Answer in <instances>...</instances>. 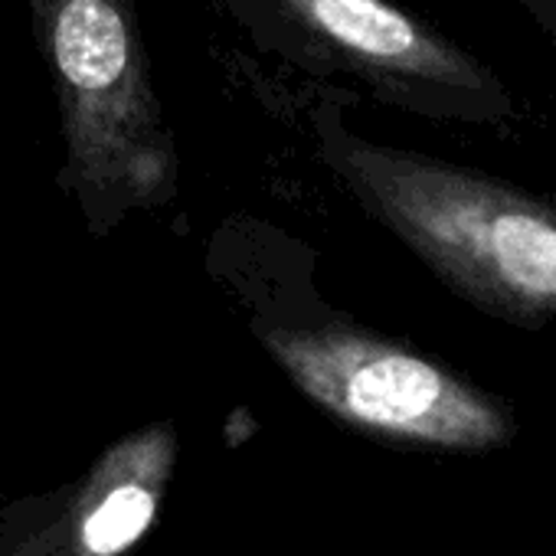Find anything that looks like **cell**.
<instances>
[{
  "label": "cell",
  "mask_w": 556,
  "mask_h": 556,
  "mask_svg": "<svg viewBox=\"0 0 556 556\" xmlns=\"http://www.w3.org/2000/svg\"><path fill=\"white\" fill-rule=\"evenodd\" d=\"M177 465L170 422L115 439L79 478L0 507V556H131Z\"/></svg>",
  "instance_id": "5"
},
{
  "label": "cell",
  "mask_w": 556,
  "mask_h": 556,
  "mask_svg": "<svg viewBox=\"0 0 556 556\" xmlns=\"http://www.w3.org/2000/svg\"><path fill=\"white\" fill-rule=\"evenodd\" d=\"M262 348L338 422L422 448L488 452L514 435L510 413L400 341L325 325L271 328Z\"/></svg>",
  "instance_id": "4"
},
{
  "label": "cell",
  "mask_w": 556,
  "mask_h": 556,
  "mask_svg": "<svg viewBox=\"0 0 556 556\" xmlns=\"http://www.w3.org/2000/svg\"><path fill=\"white\" fill-rule=\"evenodd\" d=\"M252 40L312 73H341L429 115H497V76L390 0H219Z\"/></svg>",
  "instance_id": "3"
},
{
  "label": "cell",
  "mask_w": 556,
  "mask_h": 556,
  "mask_svg": "<svg viewBox=\"0 0 556 556\" xmlns=\"http://www.w3.org/2000/svg\"><path fill=\"white\" fill-rule=\"evenodd\" d=\"M351 193L452 289L520 325L556 318V206L504 180L334 131L325 148Z\"/></svg>",
  "instance_id": "1"
},
{
  "label": "cell",
  "mask_w": 556,
  "mask_h": 556,
  "mask_svg": "<svg viewBox=\"0 0 556 556\" xmlns=\"http://www.w3.org/2000/svg\"><path fill=\"white\" fill-rule=\"evenodd\" d=\"M50 66L63 167L56 184L92 236L177 190V151L151 83L135 0H27Z\"/></svg>",
  "instance_id": "2"
}]
</instances>
